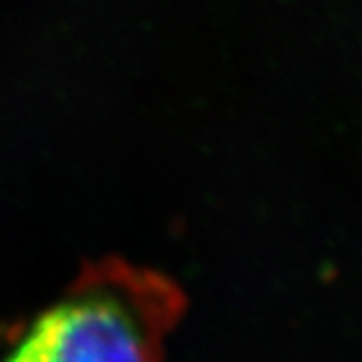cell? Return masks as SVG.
I'll list each match as a JSON object with an SVG mask.
<instances>
[{
  "label": "cell",
  "instance_id": "1",
  "mask_svg": "<svg viewBox=\"0 0 362 362\" xmlns=\"http://www.w3.org/2000/svg\"><path fill=\"white\" fill-rule=\"evenodd\" d=\"M181 310L175 281L107 257L20 327L5 362H160Z\"/></svg>",
  "mask_w": 362,
  "mask_h": 362
}]
</instances>
